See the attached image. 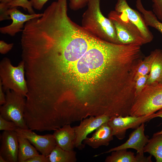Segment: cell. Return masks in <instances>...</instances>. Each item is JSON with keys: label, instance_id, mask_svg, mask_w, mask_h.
<instances>
[{"label": "cell", "instance_id": "4", "mask_svg": "<svg viewBox=\"0 0 162 162\" xmlns=\"http://www.w3.org/2000/svg\"><path fill=\"white\" fill-rule=\"evenodd\" d=\"M24 62L22 60L14 66L9 58H4L0 62V81L3 90H13L26 97L28 92L25 78Z\"/></svg>", "mask_w": 162, "mask_h": 162}, {"label": "cell", "instance_id": "11", "mask_svg": "<svg viewBox=\"0 0 162 162\" xmlns=\"http://www.w3.org/2000/svg\"><path fill=\"white\" fill-rule=\"evenodd\" d=\"M144 130V123H142L130 134L128 139L125 142L107 151L96 154L94 157H97L118 150L129 148L134 149L136 151L137 153L144 154V147L149 140L148 137L145 134Z\"/></svg>", "mask_w": 162, "mask_h": 162}, {"label": "cell", "instance_id": "27", "mask_svg": "<svg viewBox=\"0 0 162 162\" xmlns=\"http://www.w3.org/2000/svg\"><path fill=\"white\" fill-rule=\"evenodd\" d=\"M70 8L73 10H77L87 5L88 0H69Z\"/></svg>", "mask_w": 162, "mask_h": 162}, {"label": "cell", "instance_id": "24", "mask_svg": "<svg viewBox=\"0 0 162 162\" xmlns=\"http://www.w3.org/2000/svg\"><path fill=\"white\" fill-rule=\"evenodd\" d=\"M148 77V74L140 76L136 79L135 84V97L140 94L146 85Z\"/></svg>", "mask_w": 162, "mask_h": 162}, {"label": "cell", "instance_id": "9", "mask_svg": "<svg viewBox=\"0 0 162 162\" xmlns=\"http://www.w3.org/2000/svg\"><path fill=\"white\" fill-rule=\"evenodd\" d=\"M110 117L106 115L91 116L81 120L78 126L74 127L75 133V147L79 149L84 148L83 140L88 135L103 124L108 122Z\"/></svg>", "mask_w": 162, "mask_h": 162}, {"label": "cell", "instance_id": "23", "mask_svg": "<svg viewBox=\"0 0 162 162\" xmlns=\"http://www.w3.org/2000/svg\"><path fill=\"white\" fill-rule=\"evenodd\" d=\"M8 8L15 7H20L25 10H27L30 14L35 13L32 7L31 2L28 0H12L5 4Z\"/></svg>", "mask_w": 162, "mask_h": 162}, {"label": "cell", "instance_id": "12", "mask_svg": "<svg viewBox=\"0 0 162 162\" xmlns=\"http://www.w3.org/2000/svg\"><path fill=\"white\" fill-rule=\"evenodd\" d=\"M0 156L6 162H18L19 142L15 131H4L0 136Z\"/></svg>", "mask_w": 162, "mask_h": 162}, {"label": "cell", "instance_id": "25", "mask_svg": "<svg viewBox=\"0 0 162 162\" xmlns=\"http://www.w3.org/2000/svg\"><path fill=\"white\" fill-rule=\"evenodd\" d=\"M19 128L14 122L5 120L0 116V130L4 131H15Z\"/></svg>", "mask_w": 162, "mask_h": 162}, {"label": "cell", "instance_id": "29", "mask_svg": "<svg viewBox=\"0 0 162 162\" xmlns=\"http://www.w3.org/2000/svg\"><path fill=\"white\" fill-rule=\"evenodd\" d=\"M7 8L5 5L3 3H0V21L11 19L10 16L8 13Z\"/></svg>", "mask_w": 162, "mask_h": 162}, {"label": "cell", "instance_id": "13", "mask_svg": "<svg viewBox=\"0 0 162 162\" xmlns=\"http://www.w3.org/2000/svg\"><path fill=\"white\" fill-rule=\"evenodd\" d=\"M17 8L15 7L8 9V13L12 22L9 25L0 27V32L2 34H8L14 36L17 33L22 31L24 23L31 19L40 17L42 15V13L25 14Z\"/></svg>", "mask_w": 162, "mask_h": 162}, {"label": "cell", "instance_id": "5", "mask_svg": "<svg viewBox=\"0 0 162 162\" xmlns=\"http://www.w3.org/2000/svg\"><path fill=\"white\" fill-rule=\"evenodd\" d=\"M108 17L113 24L120 44H136L141 46L147 43L138 28L124 14L112 10L109 13Z\"/></svg>", "mask_w": 162, "mask_h": 162}, {"label": "cell", "instance_id": "2", "mask_svg": "<svg viewBox=\"0 0 162 162\" xmlns=\"http://www.w3.org/2000/svg\"><path fill=\"white\" fill-rule=\"evenodd\" d=\"M100 0H88L82 16V27L100 39L120 44L112 21L102 14Z\"/></svg>", "mask_w": 162, "mask_h": 162}, {"label": "cell", "instance_id": "14", "mask_svg": "<svg viewBox=\"0 0 162 162\" xmlns=\"http://www.w3.org/2000/svg\"><path fill=\"white\" fill-rule=\"evenodd\" d=\"M112 128L108 122L105 123L97 128L91 137H87L83 143L96 149L101 146H107L113 139Z\"/></svg>", "mask_w": 162, "mask_h": 162}, {"label": "cell", "instance_id": "22", "mask_svg": "<svg viewBox=\"0 0 162 162\" xmlns=\"http://www.w3.org/2000/svg\"><path fill=\"white\" fill-rule=\"evenodd\" d=\"M153 57L152 51L143 59L141 60L137 64L136 70L135 79L139 76L148 75L150 71Z\"/></svg>", "mask_w": 162, "mask_h": 162}, {"label": "cell", "instance_id": "16", "mask_svg": "<svg viewBox=\"0 0 162 162\" xmlns=\"http://www.w3.org/2000/svg\"><path fill=\"white\" fill-rule=\"evenodd\" d=\"M152 52L153 58L146 85L162 84V50L156 49Z\"/></svg>", "mask_w": 162, "mask_h": 162}, {"label": "cell", "instance_id": "36", "mask_svg": "<svg viewBox=\"0 0 162 162\" xmlns=\"http://www.w3.org/2000/svg\"><path fill=\"white\" fill-rule=\"evenodd\" d=\"M0 162H6L5 160L1 156H0Z\"/></svg>", "mask_w": 162, "mask_h": 162}, {"label": "cell", "instance_id": "18", "mask_svg": "<svg viewBox=\"0 0 162 162\" xmlns=\"http://www.w3.org/2000/svg\"><path fill=\"white\" fill-rule=\"evenodd\" d=\"M19 149L18 162H25L28 159L39 154L36 148L26 139L18 135Z\"/></svg>", "mask_w": 162, "mask_h": 162}, {"label": "cell", "instance_id": "6", "mask_svg": "<svg viewBox=\"0 0 162 162\" xmlns=\"http://www.w3.org/2000/svg\"><path fill=\"white\" fill-rule=\"evenodd\" d=\"M5 92L6 102L0 106V116L14 122L19 128L29 129L24 118L25 97L13 90H8Z\"/></svg>", "mask_w": 162, "mask_h": 162}, {"label": "cell", "instance_id": "35", "mask_svg": "<svg viewBox=\"0 0 162 162\" xmlns=\"http://www.w3.org/2000/svg\"><path fill=\"white\" fill-rule=\"evenodd\" d=\"M12 0H0L1 3L6 4L10 2Z\"/></svg>", "mask_w": 162, "mask_h": 162}, {"label": "cell", "instance_id": "10", "mask_svg": "<svg viewBox=\"0 0 162 162\" xmlns=\"http://www.w3.org/2000/svg\"><path fill=\"white\" fill-rule=\"evenodd\" d=\"M115 10L126 16L129 20L139 29L147 43L153 40V36L146 25L142 16L137 11L131 8L126 0H118Z\"/></svg>", "mask_w": 162, "mask_h": 162}, {"label": "cell", "instance_id": "20", "mask_svg": "<svg viewBox=\"0 0 162 162\" xmlns=\"http://www.w3.org/2000/svg\"><path fill=\"white\" fill-rule=\"evenodd\" d=\"M136 6L142 13L146 25L158 31L162 35V22L158 20L155 14L152 11L146 10L143 6L141 0H136Z\"/></svg>", "mask_w": 162, "mask_h": 162}, {"label": "cell", "instance_id": "15", "mask_svg": "<svg viewBox=\"0 0 162 162\" xmlns=\"http://www.w3.org/2000/svg\"><path fill=\"white\" fill-rule=\"evenodd\" d=\"M52 134L56 145L61 148L67 151L74 150L75 147V131L70 124L65 125L56 130Z\"/></svg>", "mask_w": 162, "mask_h": 162}, {"label": "cell", "instance_id": "28", "mask_svg": "<svg viewBox=\"0 0 162 162\" xmlns=\"http://www.w3.org/2000/svg\"><path fill=\"white\" fill-rule=\"evenodd\" d=\"M14 44H8L3 40L0 41V52L1 54H5L9 52L13 47Z\"/></svg>", "mask_w": 162, "mask_h": 162}, {"label": "cell", "instance_id": "17", "mask_svg": "<svg viewBox=\"0 0 162 162\" xmlns=\"http://www.w3.org/2000/svg\"><path fill=\"white\" fill-rule=\"evenodd\" d=\"M144 152L154 156L156 162H162V134L154 133L144 147Z\"/></svg>", "mask_w": 162, "mask_h": 162}, {"label": "cell", "instance_id": "3", "mask_svg": "<svg viewBox=\"0 0 162 162\" xmlns=\"http://www.w3.org/2000/svg\"><path fill=\"white\" fill-rule=\"evenodd\" d=\"M162 109V84L146 85L134 100L130 115L140 116L154 113Z\"/></svg>", "mask_w": 162, "mask_h": 162}, {"label": "cell", "instance_id": "31", "mask_svg": "<svg viewBox=\"0 0 162 162\" xmlns=\"http://www.w3.org/2000/svg\"><path fill=\"white\" fill-rule=\"evenodd\" d=\"M49 0H30L31 5L35 9L41 10Z\"/></svg>", "mask_w": 162, "mask_h": 162}, {"label": "cell", "instance_id": "7", "mask_svg": "<svg viewBox=\"0 0 162 162\" xmlns=\"http://www.w3.org/2000/svg\"><path fill=\"white\" fill-rule=\"evenodd\" d=\"M154 113L140 116H114L110 117L108 123L112 128L113 136L122 140L125 137L127 130L136 129L142 123L154 118Z\"/></svg>", "mask_w": 162, "mask_h": 162}, {"label": "cell", "instance_id": "26", "mask_svg": "<svg viewBox=\"0 0 162 162\" xmlns=\"http://www.w3.org/2000/svg\"><path fill=\"white\" fill-rule=\"evenodd\" d=\"M153 11L157 18L162 22V0H152Z\"/></svg>", "mask_w": 162, "mask_h": 162}, {"label": "cell", "instance_id": "34", "mask_svg": "<svg viewBox=\"0 0 162 162\" xmlns=\"http://www.w3.org/2000/svg\"><path fill=\"white\" fill-rule=\"evenodd\" d=\"M154 118L156 117H160L162 118V109L154 113ZM157 134H162V130L156 133Z\"/></svg>", "mask_w": 162, "mask_h": 162}, {"label": "cell", "instance_id": "1", "mask_svg": "<svg viewBox=\"0 0 162 162\" xmlns=\"http://www.w3.org/2000/svg\"><path fill=\"white\" fill-rule=\"evenodd\" d=\"M138 57L132 44H116L99 38L78 59L56 75L53 83L60 97L82 108L100 104L126 91L133 81Z\"/></svg>", "mask_w": 162, "mask_h": 162}, {"label": "cell", "instance_id": "21", "mask_svg": "<svg viewBox=\"0 0 162 162\" xmlns=\"http://www.w3.org/2000/svg\"><path fill=\"white\" fill-rule=\"evenodd\" d=\"M105 162H136L134 153L128 151L127 149H121L111 152V155L107 156Z\"/></svg>", "mask_w": 162, "mask_h": 162}, {"label": "cell", "instance_id": "8", "mask_svg": "<svg viewBox=\"0 0 162 162\" xmlns=\"http://www.w3.org/2000/svg\"><path fill=\"white\" fill-rule=\"evenodd\" d=\"M15 131L17 135L27 139L41 154L48 157L56 145L53 135H39L30 129L18 128Z\"/></svg>", "mask_w": 162, "mask_h": 162}, {"label": "cell", "instance_id": "32", "mask_svg": "<svg viewBox=\"0 0 162 162\" xmlns=\"http://www.w3.org/2000/svg\"><path fill=\"white\" fill-rule=\"evenodd\" d=\"M152 155H150L149 156L146 157L144 155L140 154L137 153L135 156L136 162H152L151 160Z\"/></svg>", "mask_w": 162, "mask_h": 162}, {"label": "cell", "instance_id": "19", "mask_svg": "<svg viewBox=\"0 0 162 162\" xmlns=\"http://www.w3.org/2000/svg\"><path fill=\"white\" fill-rule=\"evenodd\" d=\"M49 162H76V153L63 150L56 145L48 156Z\"/></svg>", "mask_w": 162, "mask_h": 162}, {"label": "cell", "instance_id": "33", "mask_svg": "<svg viewBox=\"0 0 162 162\" xmlns=\"http://www.w3.org/2000/svg\"><path fill=\"white\" fill-rule=\"evenodd\" d=\"M6 102L5 95L4 93L2 84L0 81V105L1 106L4 104Z\"/></svg>", "mask_w": 162, "mask_h": 162}, {"label": "cell", "instance_id": "30", "mask_svg": "<svg viewBox=\"0 0 162 162\" xmlns=\"http://www.w3.org/2000/svg\"><path fill=\"white\" fill-rule=\"evenodd\" d=\"M25 162H49L48 157L39 154L27 160Z\"/></svg>", "mask_w": 162, "mask_h": 162}]
</instances>
